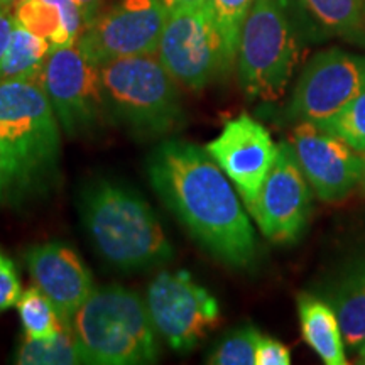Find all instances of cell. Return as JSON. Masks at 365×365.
Masks as SVG:
<instances>
[{"label": "cell", "instance_id": "30bf717a", "mask_svg": "<svg viewBox=\"0 0 365 365\" xmlns=\"http://www.w3.org/2000/svg\"><path fill=\"white\" fill-rule=\"evenodd\" d=\"M154 328L171 349L188 352L220 319L217 299L186 271H164L145 296Z\"/></svg>", "mask_w": 365, "mask_h": 365}, {"label": "cell", "instance_id": "d4e9b609", "mask_svg": "<svg viewBox=\"0 0 365 365\" xmlns=\"http://www.w3.org/2000/svg\"><path fill=\"white\" fill-rule=\"evenodd\" d=\"M261 333L254 327H244L225 336L207 362L213 365H255V352Z\"/></svg>", "mask_w": 365, "mask_h": 365}, {"label": "cell", "instance_id": "3957f363", "mask_svg": "<svg viewBox=\"0 0 365 365\" xmlns=\"http://www.w3.org/2000/svg\"><path fill=\"white\" fill-rule=\"evenodd\" d=\"M317 34L296 0H254L237 49L239 85L249 98L279 100L293 78L303 41Z\"/></svg>", "mask_w": 365, "mask_h": 365}, {"label": "cell", "instance_id": "cb8c5ba5", "mask_svg": "<svg viewBox=\"0 0 365 365\" xmlns=\"http://www.w3.org/2000/svg\"><path fill=\"white\" fill-rule=\"evenodd\" d=\"M318 125L339 135L357 153H365V91Z\"/></svg>", "mask_w": 365, "mask_h": 365}, {"label": "cell", "instance_id": "836d02e7", "mask_svg": "<svg viewBox=\"0 0 365 365\" xmlns=\"http://www.w3.org/2000/svg\"><path fill=\"white\" fill-rule=\"evenodd\" d=\"M7 2H9V4H12V6H16V4L19 2V0H7Z\"/></svg>", "mask_w": 365, "mask_h": 365}, {"label": "cell", "instance_id": "7c38bea8", "mask_svg": "<svg viewBox=\"0 0 365 365\" xmlns=\"http://www.w3.org/2000/svg\"><path fill=\"white\" fill-rule=\"evenodd\" d=\"M247 210L264 237L276 244L298 240L312 213V191L293 145L282 143L271 171Z\"/></svg>", "mask_w": 365, "mask_h": 365}, {"label": "cell", "instance_id": "44dd1931", "mask_svg": "<svg viewBox=\"0 0 365 365\" xmlns=\"http://www.w3.org/2000/svg\"><path fill=\"white\" fill-rule=\"evenodd\" d=\"M14 16L27 31L48 39L51 48L75 46L63 24L61 12L48 0H19L14 6Z\"/></svg>", "mask_w": 365, "mask_h": 365}, {"label": "cell", "instance_id": "f1b7e54d", "mask_svg": "<svg viewBox=\"0 0 365 365\" xmlns=\"http://www.w3.org/2000/svg\"><path fill=\"white\" fill-rule=\"evenodd\" d=\"M75 2L78 4L81 14H83L86 27L100 14V7H102L103 0H75Z\"/></svg>", "mask_w": 365, "mask_h": 365}, {"label": "cell", "instance_id": "1f68e13d", "mask_svg": "<svg viewBox=\"0 0 365 365\" xmlns=\"http://www.w3.org/2000/svg\"><path fill=\"white\" fill-rule=\"evenodd\" d=\"M359 362L365 364V340L359 345Z\"/></svg>", "mask_w": 365, "mask_h": 365}, {"label": "cell", "instance_id": "277c9868", "mask_svg": "<svg viewBox=\"0 0 365 365\" xmlns=\"http://www.w3.org/2000/svg\"><path fill=\"white\" fill-rule=\"evenodd\" d=\"M71 328L83 364L143 365L158 362L161 355L148 304L129 287L93 289L73 314Z\"/></svg>", "mask_w": 365, "mask_h": 365}, {"label": "cell", "instance_id": "7402d4cb", "mask_svg": "<svg viewBox=\"0 0 365 365\" xmlns=\"http://www.w3.org/2000/svg\"><path fill=\"white\" fill-rule=\"evenodd\" d=\"M17 312L29 339H51L66 327L54 304L38 286L22 291L21 299L17 301Z\"/></svg>", "mask_w": 365, "mask_h": 365}, {"label": "cell", "instance_id": "ffe728a7", "mask_svg": "<svg viewBox=\"0 0 365 365\" xmlns=\"http://www.w3.org/2000/svg\"><path fill=\"white\" fill-rule=\"evenodd\" d=\"M14 362L19 365H75L83 364L78 341L71 325H66L51 339L26 336L17 346Z\"/></svg>", "mask_w": 365, "mask_h": 365}, {"label": "cell", "instance_id": "f546056e", "mask_svg": "<svg viewBox=\"0 0 365 365\" xmlns=\"http://www.w3.org/2000/svg\"><path fill=\"white\" fill-rule=\"evenodd\" d=\"M163 4L168 14H173L178 11H185V9L202 7L205 4H208V0H163Z\"/></svg>", "mask_w": 365, "mask_h": 365}, {"label": "cell", "instance_id": "5bb4252c", "mask_svg": "<svg viewBox=\"0 0 365 365\" xmlns=\"http://www.w3.org/2000/svg\"><path fill=\"white\" fill-rule=\"evenodd\" d=\"M277 148L266 127L242 113L223 125L220 135L207 144L228 180L235 185L245 208L254 202L277 156Z\"/></svg>", "mask_w": 365, "mask_h": 365}, {"label": "cell", "instance_id": "603a6c76", "mask_svg": "<svg viewBox=\"0 0 365 365\" xmlns=\"http://www.w3.org/2000/svg\"><path fill=\"white\" fill-rule=\"evenodd\" d=\"M215 17L217 27L220 31L223 49H225L227 66L232 70L237 61V49H239L240 31L245 17L254 0H208Z\"/></svg>", "mask_w": 365, "mask_h": 365}, {"label": "cell", "instance_id": "2e32d148", "mask_svg": "<svg viewBox=\"0 0 365 365\" xmlns=\"http://www.w3.org/2000/svg\"><path fill=\"white\" fill-rule=\"evenodd\" d=\"M298 312L303 339L327 365H345V341L339 317L327 301L312 294L298 298Z\"/></svg>", "mask_w": 365, "mask_h": 365}, {"label": "cell", "instance_id": "4316f807", "mask_svg": "<svg viewBox=\"0 0 365 365\" xmlns=\"http://www.w3.org/2000/svg\"><path fill=\"white\" fill-rule=\"evenodd\" d=\"M291 352L284 344L279 340H274L271 336L259 339L257 352H255V365H289Z\"/></svg>", "mask_w": 365, "mask_h": 365}, {"label": "cell", "instance_id": "4fadbf2b", "mask_svg": "<svg viewBox=\"0 0 365 365\" xmlns=\"http://www.w3.org/2000/svg\"><path fill=\"white\" fill-rule=\"evenodd\" d=\"M291 145L301 171L323 202H341L362 180L364 159L357 150L318 124L299 122Z\"/></svg>", "mask_w": 365, "mask_h": 365}, {"label": "cell", "instance_id": "83f0119b", "mask_svg": "<svg viewBox=\"0 0 365 365\" xmlns=\"http://www.w3.org/2000/svg\"><path fill=\"white\" fill-rule=\"evenodd\" d=\"M14 26H16L14 6L7 0H0V70H2L4 58L7 54L9 44H11Z\"/></svg>", "mask_w": 365, "mask_h": 365}, {"label": "cell", "instance_id": "7a4b0ae2", "mask_svg": "<svg viewBox=\"0 0 365 365\" xmlns=\"http://www.w3.org/2000/svg\"><path fill=\"white\" fill-rule=\"evenodd\" d=\"M80 213L97 252L120 271H145L173 257L154 210L124 185L91 182L81 193Z\"/></svg>", "mask_w": 365, "mask_h": 365}, {"label": "cell", "instance_id": "d6a6232c", "mask_svg": "<svg viewBox=\"0 0 365 365\" xmlns=\"http://www.w3.org/2000/svg\"><path fill=\"white\" fill-rule=\"evenodd\" d=\"M362 180H364V188H365V158H364V173H362Z\"/></svg>", "mask_w": 365, "mask_h": 365}, {"label": "cell", "instance_id": "d6986e66", "mask_svg": "<svg viewBox=\"0 0 365 365\" xmlns=\"http://www.w3.org/2000/svg\"><path fill=\"white\" fill-rule=\"evenodd\" d=\"M49 53L51 44L48 39L33 34L16 21L0 80H39Z\"/></svg>", "mask_w": 365, "mask_h": 365}, {"label": "cell", "instance_id": "4dcf8cb0", "mask_svg": "<svg viewBox=\"0 0 365 365\" xmlns=\"http://www.w3.org/2000/svg\"><path fill=\"white\" fill-rule=\"evenodd\" d=\"M9 190H11V176H9L7 161L4 156L2 145H0V198H4Z\"/></svg>", "mask_w": 365, "mask_h": 365}, {"label": "cell", "instance_id": "ac0fdd59", "mask_svg": "<svg viewBox=\"0 0 365 365\" xmlns=\"http://www.w3.org/2000/svg\"><path fill=\"white\" fill-rule=\"evenodd\" d=\"M331 303L345 345L359 346L365 340V262L336 282Z\"/></svg>", "mask_w": 365, "mask_h": 365}, {"label": "cell", "instance_id": "e0dca14e", "mask_svg": "<svg viewBox=\"0 0 365 365\" xmlns=\"http://www.w3.org/2000/svg\"><path fill=\"white\" fill-rule=\"evenodd\" d=\"M317 34L365 48V0H296Z\"/></svg>", "mask_w": 365, "mask_h": 365}, {"label": "cell", "instance_id": "9c48e42d", "mask_svg": "<svg viewBox=\"0 0 365 365\" xmlns=\"http://www.w3.org/2000/svg\"><path fill=\"white\" fill-rule=\"evenodd\" d=\"M168 16L163 0H120L85 27L76 46L95 66L158 54Z\"/></svg>", "mask_w": 365, "mask_h": 365}, {"label": "cell", "instance_id": "484cf974", "mask_svg": "<svg viewBox=\"0 0 365 365\" xmlns=\"http://www.w3.org/2000/svg\"><path fill=\"white\" fill-rule=\"evenodd\" d=\"M22 296V286L16 264L0 249V313L17 307Z\"/></svg>", "mask_w": 365, "mask_h": 365}, {"label": "cell", "instance_id": "8fae6325", "mask_svg": "<svg viewBox=\"0 0 365 365\" xmlns=\"http://www.w3.org/2000/svg\"><path fill=\"white\" fill-rule=\"evenodd\" d=\"M365 91V56L330 48L309 59L287 107V117L323 124Z\"/></svg>", "mask_w": 365, "mask_h": 365}, {"label": "cell", "instance_id": "5b68a950", "mask_svg": "<svg viewBox=\"0 0 365 365\" xmlns=\"http://www.w3.org/2000/svg\"><path fill=\"white\" fill-rule=\"evenodd\" d=\"M39 80H0V145L11 188L36 186L56 170L61 135Z\"/></svg>", "mask_w": 365, "mask_h": 365}, {"label": "cell", "instance_id": "ba28073f", "mask_svg": "<svg viewBox=\"0 0 365 365\" xmlns=\"http://www.w3.org/2000/svg\"><path fill=\"white\" fill-rule=\"evenodd\" d=\"M59 125L70 137L90 134L107 117L98 66L78 46L51 48L39 75Z\"/></svg>", "mask_w": 365, "mask_h": 365}, {"label": "cell", "instance_id": "8992f818", "mask_svg": "<svg viewBox=\"0 0 365 365\" xmlns=\"http://www.w3.org/2000/svg\"><path fill=\"white\" fill-rule=\"evenodd\" d=\"M107 115L144 137L166 135L185 122L178 81L154 54L98 66Z\"/></svg>", "mask_w": 365, "mask_h": 365}, {"label": "cell", "instance_id": "6da1fadb", "mask_svg": "<svg viewBox=\"0 0 365 365\" xmlns=\"http://www.w3.org/2000/svg\"><path fill=\"white\" fill-rule=\"evenodd\" d=\"M145 168L161 202L213 257L237 269L254 262L252 223L207 149L180 139L163 140Z\"/></svg>", "mask_w": 365, "mask_h": 365}, {"label": "cell", "instance_id": "52a82bcc", "mask_svg": "<svg viewBox=\"0 0 365 365\" xmlns=\"http://www.w3.org/2000/svg\"><path fill=\"white\" fill-rule=\"evenodd\" d=\"M158 58L173 78L190 90H202L230 71L210 2L168 16Z\"/></svg>", "mask_w": 365, "mask_h": 365}, {"label": "cell", "instance_id": "9a60e30c", "mask_svg": "<svg viewBox=\"0 0 365 365\" xmlns=\"http://www.w3.org/2000/svg\"><path fill=\"white\" fill-rule=\"evenodd\" d=\"M24 261L34 284L48 296L63 322L71 325L73 314L95 289L80 255L61 242H46L27 249Z\"/></svg>", "mask_w": 365, "mask_h": 365}]
</instances>
